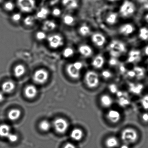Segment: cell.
Listing matches in <instances>:
<instances>
[{
    "instance_id": "1",
    "label": "cell",
    "mask_w": 148,
    "mask_h": 148,
    "mask_svg": "<svg viewBox=\"0 0 148 148\" xmlns=\"http://www.w3.org/2000/svg\"><path fill=\"white\" fill-rule=\"evenodd\" d=\"M120 136L124 144L129 145L136 142L138 139V133L132 128H126L122 131Z\"/></svg>"
},
{
    "instance_id": "2",
    "label": "cell",
    "mask_w": 148,
    "mask_h": 148,
    "mask_svg": "<svg viewBox=\"0 0 148 148\" xmlns=\"http://www.w3.org/2000/svg\"><path fill=\"white\" fill-rule=\"evenodd\" d=\"M83 66V64L80 61L71 63L66 66V73L70 77L73 79H77L80 77V71Z\"/></svg>"
},
{
    "instance_id": "3",
    "label": "cell",
    "mask_w": 148,
    "mask_h": 148,
    "mask_svg": "<svg viewBox=\"0 0 148 148\" xmlns=\"http://www.w3.org/2000/svg\"><path fill=\"white\" fill-rule=\"evenodd\" d=\"M17 5L22 12H31L35 9L36 6L35 0H17Z\"/></svg>"
},
{
    "instance_id": "4",
    "label": "cell",
    "mask_w": 148,
    "mask_h": 148,
    "mask_svg": "<svg viewBox=\"0 0 148 148\" xmlns=\"http://www.w3.org/2000/svg\"><path fill=\"white\" fill-rule=\"evenodd\" d=\"M49 74L47 70L39 69L36 70L33 74V80L36 84H43L46 83L48 79Z\"/></svg>"
},
{
    "instance_id": "5",
    "label": "cell",
    "mask_w": 148,
    "mask_h": 148,
    "mask_svg": "<svg viewBox=\"0 0 148 148\" xmlns=\"http://www.w3.org/2000/svg\"><path fill=\"white\" fill-rule=\"evenodd\" d=\"M47 41L49 46L53 49L60 48L64 45V38L58 34H52L48 36Z\"/></svg>"
},
{
    "instance_id": "6",
    "label": "cell",
    "mask_w": 148,
    "mask_h": 148,
    "mask_svg": "<svg viewBox=\"0 0 148 148\" xmlns=\"http://www.w3.org/2000/svg\"><path fill=\"white\" fill-rule=\"evenodd\" d=\"M85 79L87 86L90 88H95L99 83L98 74L92 71H89L86 73Z\"/></svg>"
},
{
    "instance_id": "7",
    "label": "cell",
    "mask_w": 148,
    "mask_h": 148,
    "mask_svg": "<svg viewBox=\"0 0 148 148\" xmlns=\"http://www.w3.org/2000/svg\"><path fill=\"white\" fill-rule=\"evenodd\" d=\"M54 128L59 133H64L67 130L69 127V124L65 119L63 118H58L54 121Z\"/></svg>"
},
{
    "instance_id": "8",
    "label": "cell",
    "mask_w": 148,
    "mask_h": 148,
    "mask_svg": "<svg viewBox=\"0 0 148 148\" xmlns=\"http://www.w3.org/2000/svg\"><path fill=\"white\" fill-rule=\"evenodd\" d=\"M135 10L134 5L132 2L126 1L123 3L121 8L120 13L125 17H127L132 14Z\"/></svg>"
},
{
    "instance_id": "9",
    "label": "cell",
    "mask_w": 148,
    "mask_h": 148,
    "mask_svg": "<svg viewBox=\"0 0 148 148\" xmlns=\"http://www.w3.org/2000/svg\"><path fill=\"white\" fill-rule=\"evenodd\" d=\"M106 117L111 123H116L121 119V114L116 110H110L107 112Z\"/></svg>"
},
{
    "instance_id": "10",
    "label": "cell",
    "mask_w": 148,
    "mask_h": 148,
    "mask_svg": "<svg viewBox=\"0 0 148 148\" xmlns=\"http://www.w3.org/2000/svg\"><path fill=\"white\" fill-rule=\"evenodd\" d=\"M63 6L69 11L75 10L78 7L77 0H62Z\"/></svg>"
},
{
    "instance_id": "11",
    "label": "cell",
    "mask_w": 148,
    "mask_h": 148,
    "mask_svg": "<svg viewBox=\"0 0 148 148\" xmlns=\"http://www.w3.org/2000/svg\"><path fill=\"white\" fill-rule=\"evenodd\" d=\"M38 92L37 87L33 85H29L27 86L25 90L26 97L29 99L35 97L37 95Z\"/></svg>"
},
{
    "instance_id": "12",
    "label": "cell",
    "mask_w": 148,
    "mask_h": 148,
    "mask_svg": "<svg viewBox=\"0 0 148 148\" xmlns=\"http://www.w3.org/2000/svg\"><path fill=\"white\" fill-rule=\"evenodd\" d=\"M100 102L103 107L108 108L113 104V99L109 95L104 94L100 97Z\"/></svg>"
},
{
    "instance_id": "13",
    "label": "cell",
    "mask_w": 148,
    "mask_h": 148,
    "mask_svg": "<svg viewBox=\"0 0 148 148\" xmlns=\"http://www.w3.org/2000/svg\"><path fill=\"white\" fill-rule=\"evenodd\" d=\"M2 90L5 93H10L15 89V84L11 80L5 81L2 85Z\"/></svg>"
},
{
    "instance_id": "14",
    "label": "cell",
    "mask_w": 148,
    "mask_h": 148,
    "mask_svg": "<svg viewBox=\"0 0 148 148\" xmlns=\"http://www.w3.org/2000/svg\"><path fill=\"white\" fill-rule=\"evenodd\" d=\"M26 70L24 65L18 64L14 67V74L17 78H20L23 77L26 73Z\"/></svg>"
},
{
    "instance_id": "15",
    "label": "cell",
    "mask_w": 148,
    "mask_h": 148,
    "mask_svg": "<svg viewBox=\"0 0 148 148\" xmlns=\"http://www.w3.org/2000/svg\"><path fill=\"white\" fill-rule=\"evenodd\" d=\"M105 143L107 148H115L119 145V141L116 137L112 136L106 138Z\"/></svg>"
},
{
    "instance_id": "16",
    "label": "cell",
    "mask_w": 148,
    "mask_h": 148,
    "mask_svg": "<svg viewBox=\"0 0 148 148\" xmlns=\"http://www.w3.org/2000/svg\"><path fill=\"white\" fill-rule=\"evenodd\" d=\"M57 27V24L55 21L52 20H47L43 23L42 29L45 32H51Z\"/></svg>"
},
{
    "instance_id": "17",
    "label": "cell",
    "mask_w": 148,
    "mask_h": 148,
    "mask_svg": "<svg viewBox=\"0 0 148 148\" xmlns=\"http://www.w3.org/2000/svg\"><path fill=\"white\" fill-rule=\"evenodd\" d=\"M92 41L98 46H102L106 42L104 36L100 34H95L92 37Z\"/></svg>"
},
{
    "instance_id": "18",
    "label": "cell",
    "mask_w": 148,
    "mask_h": 148,
    "mask_svg": "<svg viewBox=\"0 0 148 148\" xmlns=\"http://www.w3.org/2000/svg\"><path fill=\"white\" fill-rule=\"evenodd\" d=\"M50 14L49 9L46 7L41 8L36 14V17L37 19L45 20L47 18Z\"/></svg>"
},
{
    "instance_id": "19",
    "label": "cell",
    "mask_w": 148,
    "mask_h": 148,
    "mask_svg": "<svg viewBox=\"0 0 148 148\" xmlns=\"http://www.w3.org/2000/svg\"><path fill=\"white\" fill-rule=\"evenodd\" d=\"M111 50L116 51L119 53L123 52L125 51L124 45L121 42L113 41L110 45Z\"/></svg>"
},
{
    "instance_id": "20",
    "label": "cell",
    "mask_w": 148,
    "mask_h": 148,
    "mask_svg": "<svg viewBox=\"0 0 148 148\" xmlns=\"http://www.w3.org/2000/svg\"><path fill=\"white\" fill-rule=\"evenodd\" d=\"M79 52L82 56L88 57L91 55L92 53V50L89 46L82 45L79 48Z\"/></svg>"
},
{
    "instance_id": "21",
    "label": "cell",
    "mask_w": 148,
    "mask_h": 148,
    "mask_svg": "<svg viewBox=\"0 0 148 148\" xmlns=\"http://www.w3.org/2000/svg\"><path fill=\"white\" fill-rule=\"evenodd\" d=\"M71 137L76 141H79L84 136L83 131L79 129H75L71 132Z\"/></svg>"
},
{
    "instance_id": "22",
    "label": "cell",
    "mask_w": 148,
    "mask_h": 148,
    "mask_svg": "<svg viewBox=\"0 0 148 148\" xmlns=\"http://www.w3.org/2000/svg\"><path fill=\"white\" fill-rule=\"evenodd\" d=\"M11 133V128L7 124H2L0 125V136L7 138Z\"/></svg>"
},
{
    "instance_id": "23",
    "label": "cell",
    "mask_w": 148,
    "mask_h": 148,
    "mask_svg": "<svg viewBox=\"0 0 148 148\" xmlns=\"http://www.w3.org/2000/svg\"><path fill=\"white\" fill-rule=\"evenodd\" d=\"M21 115V112L18 109H13L10 111L8 114V117L12 121H15L19 118Z\"/></svg>"
},
{
    "instance_id": "24",
    "label": "cell",
    "mask_w": 148,
    "mask_h": 148,
    "mask_svg": "<svg viewBox=\"0 0 148 148\" xmlns=\"http://www.w3.org/2000/svg\"><path fill=\"white\" fill-rule=\"evenodd\" d=\"M63 21L65 25L71 26L74 25L75 22V19L74 17L71 14H66L63 17Z\"/></svg>"
},
{
    "instance_id": "25",
    "label": "cell",
    "mask_w": 148,
    "mask_h": 148,
    "mask_svg": "<svg viewBox=\"0 0 148 148\" xmlns=\"http://www.w3.org/2000/svg\"><path fill=\"white\" fill-rule=\"evenodd\" d=\"M143 85L140 84H135L130 83V90L132 93H135V94H138L140 93L143 90Z\"/></svg>"
},
{
    "instance_id": "26",
    "label": "cell",
    "mask_w": 148,
    "mask_h": 148,
    "mask_svg": "<svg viewBox=\"0 0 148 148\" xmlns=\"http://www.w3.org/2000/svg\"><path fill=\"white\" fill-rule=\"evenodd\" d=\"M103 58L102 56H98L96 57L92 61V65L94 67L96 68H100L103 65Z\"/></svg>"
},
{
    "instance_id": "27",
    "label": "cell",
    "mask_w": 148,
    "mask_h": 148,
    "mask_svg": "<svg viewBox=\"0 0 148 148\" xmlns=\"http://www.w3.org/2000/svg\"><path fill=\"white\" fill-rule=\"evenodd\" d=\"M134 31V27L130 24H126L122 27L120 29V32L123 34L129 35L132 33Z\"/></svg>"
},
{
    "instance_id": "28",
    "label": "cell",
    "mask_w": 148,
    "mask_h": 148,
    "mask_svg": "<svg viewBox=\"0 0 148 148\" xmlns=\"http://www.w3.org/2000/svg\"><path fill=\"white\" fill-rule=\"evenodd\" d=\"M36 20L37 18L35 16L29 15L24 19V24L27 26L32 27L35 24Z\"/></svg>"
},
{
    "instance_id": "29",
    "label": "cell",
    "mask_w": 148,
    "mask_h": 148,
    "mask_svg": "<svg viewBox=\"0 0 148 148\" xmlns=\"http://www.w3.org/2000/svg\"><path fill=\"white\" fill-rule=\"evenodd\" d=\"M74 54V50L71 47H66L64 49L63 51V56L66 58H71Z\"/></svg>"
},
{
    "instance_id": "30",
    "label": "cell",
    "mask_w": 148,
    "mask_h": 148,
    "mask_svg": "<svg viewBox=\"0 0 148 148\" xmlns=\"http://www.w3.org/2000/svg\"><path fill=\"white\" fill-rule=\"evenodd\" d=\"M79 32L82 36H86L90 34V30L88 26L86 25H83L79 27Z\"/></svg>"
},
{
    "instance_id": "31",
    "label": "cell",
    "mask_w": 148,
    "mask_h": 148,
    "mask_svg": "<svg viewBox=\"0 0 148 148\" xmlns=\"http://www.w3.org/2000/svg\"><path fill=\"white\" fill-rule=\"evenodd\" d=\"M51 127V123L47 120H43L40 124V128L43 131H47L50 130Z\"/></svg>"
},
{
    "instance_id": "32",
    "label": "cell",
    "mask_w": 148,
    "mask_h": 148,
    "mask_svg": "<svg viewBox=\"0 0 148 148\" xmlns=\"http://www.w3.org/2000/svg\"><path fill=\"white\" fill-rule=\"evenodd\" d=\"M141 106L145 110H148V95H145L140 99Z\"/></svg>"
},
{
    "instance_id": "33",
    "label": "cell",
    "mask_w": 148,
    "mask_h": 148,
    "mask_svg": "<svg viewBox=\"0 0 148 148\" xmlns=\"http://www.w3.org/2000/svg\"><path fill=\"white\" fill-rule=\"evenodd\" d=\"M47 36L45 31H39L36 34V38L38 40L43 41L47 38Z\"/></svg>"
},
{
    "instance_id": "34",
    "label": "cell",
    "mask_w": 148,
    "mask_h": 148,
    "mask_svg": "<svg viewBox=\"0 0 148 148\" xmlns=\"http://www.w3.org/2000/svg\"><path fill=\"white\" fill-rule=\"evenodd\" d=\"M139 37L144 40L148 39V30L146 28H142L140 29Z\"/></svg>"
},
{
    "instance_id": "35",
    "label": "cell",
    "mask_w": 148,
    "mask_h": 148,
    "mask_svg": "<svg viewBox=\"0 0 148 148\" xmlns=\"http://www.w3.org/2000/svg\"><path fill=\"white\" fill-rule=\"evenodd\" d=\"M4 8L6 11L11 12L14 10L15 8V5L12 1H8L5 3Z\"/></svg>"
},
{
    "instance_id": "36",
    "label": "cell",
    "mask_w": 148,
    "mask_h": 148,
    "mask_svg": "<svg viewBox=\"0 0 148 148\" xmlns=\"http://www.w3.org/2000/svg\"><path fill=\"white\" fill-rule=\"evenodd\" d=\"M134 72L136 76L138 77H141L144 75V72L143 68L139 67H135L134 68Z\"/></svg>"
},
{
    "instance_id": "37",
    "label": "cell",
    "mask_w": 148,
    "mask_h": 148,
    "mask_svg": "<svg viewBox=\"0 0 148 148\" xmlns=\"http://www.w3.org/2000/svg\"><path fill=\"white\" fill-rule=\"evenodd\" d=\"M116 14L114 13L111 14L108 16L107 18H106V21L109 24H114L116 22Z\"/></svg>"
},
{
    "instance_id": "38",
    "label": "cell",
    "mask_w": 148,
    "mask_h": 148,
    "mask_svg": "<svg viewBox=\"0 0 148 148\" xmlns=\"http://www.w3.org/2000/svg\"><path fill=\"white\" fill-rule=\"evenodd\" d=\"M21 18L22 16L20 13H16L12 15V20L13 22L18 23L21 20Z\"/></svg>"
},
{
    "instance_id": "39",
    "label": "cell",
    "mask_w": 148,
    "mask_h": 148,
    "mask_svg": "<svg viewBox=\"0 0 148 148\" xmlns=\"http://www.w3.org/2000/svg\"><path fill=\"white\" fill-rule=\"evenodd\" d=\"M7 138L11 143H15L18 140V135L14 133H10L7 137Z\"/></svg>"
},
{
    "instance_id": "40",
    "label": "cell",
    "mask_w": 148,
    "mask_h": 148,
    "mask_svg": "<svg viewBox=\"0 0 148 148\" xmlns=\"http://www.w3.org/2000/svg\"><path fill=\"white\" fill-rule=\"evenodd\" d=\"M62 13L61 10L58 8H55L52 11V14L53 16L55 17H59L60 16Z\"/></svg>"
},
{
    "instance_id": "41",
    "label": "cell",
    "mask_w": 148,
    "mask_h": 148,
    "mask_svg": "<svg viewBox=\"0 0 148 148\" xmlns=\"http://www.w3.org/2000/svg\"><path fill=\"white\" fill-rule=\"evenodd\" d=\"M140 53L139 51H130L129 53V56L130 57H132L135 58L136 59H137L139 58V55H140Z\"/></svg>"
},
{
    "instance_id": "42",
    "label": "cell",
    "mask_w": 148,
    "mask_h": 148,
    "mask_svg": "<svg viewBox=\"0 0 148 148\" xmlns=\"http://www.w3.org/2000/svg\"><path fill=\"white\" fill-rule=\"evenodd\" d=\"M109 90L112 93H117V88L116 85L111 84L109 86Z\"/></svg>"
},
{
    "instance_id": "43",
    "label": "cell",
    "mask_w": 148,
    "mask_h": 148,
    "mask_svg": "<svg viewBox=\"0 0 148 148\" xmlns=\"http://www.w3.org/2000/svg\"><path fill=\"white\" fill-rule=\"evenodd\" d=\"M141 119L144 123H148V113L144 112L141 116Z\"/></svg>"
},
{
    "instance_id": "44",
    "label": "cell",
    "mask_w": 148,
    "mask_h": 148,
    "mask_svg": "<svg viewBox=\"0 0 148 148\" xmlns=\"http://www.w3.org/2000/svg\"><path fill=\"white\" fill-rule=\"evenodd\" d=\"M102 76L105 78H108L111 76V74L109 71H105L102 73Z\"/></svg>"
},
{
    "instance_id": "45",
    "label": "cell",
    "mask_w": 148,
    "mask_h": 148,
    "mask_svg": "<svg viewBox=\"0 0 148 148\" xmlns=\"http://www.w3.org/2000/svg\"><path fill=\"white\" fill-rule=\"evenodd\" d=\"M120 53L114 50H111L110 54L113 57H118L120 55Z\"/></svg>"
},
{
    "instance_id": "46",
    "label": "cell",
    "mask_w": 148,
    "mask_h": 148,
    "mask_svg": "<svg viewBox=\"0 0 148 148\" xmlns=\"http://www.w3.org/2000/svg\"><path fill=\"white\" fill-rule=\"evenodd\" d=\"M64 148H76V147L73 144L68 143L65 145Z\"/></svg>"
},
{
    "instance_id": "47",
    "label": "cell",
    "mask_w": 148,
    "mask_h": 148,
    "mask_svg": "<svg viewBox=\"0 0 148 148\" xmlns=\"http://www.w3.org/2000/svg\"><path fill=\"white\" fill-rule=\"evenodd\" d=\"M109 63L110 65L113 66L115 65L116 64V60L114 58H112L109 61Z\"/></svg>"
},
{
    "instance_id": "48",
    "label": "cell",
    "mask_w": 148,
    "mask_h": 148,
    "mask_svg": "<svg viewBox=\"0 0 148 148\" xmlns=\"http://www.w3.org/2000/svg\"><path fill=\"white\" fill-rule=\"evenodd\" d=\"M128 75L131 77H133L134 76H136L135 72L134 71H130L128 72Z\"/></svg>"
},
{
    "instance_id": "49",
    "label": "cell",
    "mask_w": 148,
    "mask_h": 148,
    "mask_svg": "<svg viewBox=\"0 0 148 148\" xmlns=\"http://www.w3.org/2000/svg\"><path fill=\"white\" fill-rule=\"evenodd\" d=\"M4 95L3 92H0V102H2L4 99Z\"/></svg>"
},
{
    "instance_id": "50",
    "label": "cell",
    "mask_w": 148,
    "mask_h": 148,
    "mask_svg": "<svg viewBox=\"0 0 148 148\" xmlns=\"http://www.w3.org/2000/svg\"><path fill=\"white\" fill-rule=\"evenodd\" d=\"M120 148H130L129 147V145H128L125 144H124L123 145H121Z\"/></svg>"
},
{
    "instance_id": "51",
    "label": "cell",
    "mask_w": 148,
    "mask_h": 148,
    "mask_svg": "<svg viewBox=\"0 0 148 148\" xmlns=\"http://www.w3.org/2000/svg\"><path fill=\"white\" fill-rule=\"evenodd\" d=\"M120 70L122 72H125V68L124 66H120Z\"/></svg>"
},
{
    "instance_id": "52",
    "label": "cell",
    "mask_w": 148,
    "mask_h": 148,
    "mask_svg": "<svg viewBox=\"0 0 148 148\" xmlns=\"http://www.w3.org/2000/svg\"><path fill=\"white\" fill-rule=\"evenodd\" d=\"M145 52L146 55H148V46L145 47Z\"/></svg>"
},
{
    "instance_id": "53",
    "label": "cell",
    "mask_w": 148,
    "mask_h": 148,
    "mask_svg": "<svg viewBox=\"0 0 148 148\" xmlns=\"http://www.w3.org/2000/svg\"><path fill=\"white\" fill-rule=\"evenodd\" d=\"M145 18H146V19L147 20H148V14H147V15L146 16V17H145Z\"/></svg>"
},
{
    "instance_id": "54",
    "label": "cell",
    "mask_w": 148,
    "mask_h": 148,
    "mask_svg": "<svg viewBox=\"0 0 148 148\" xmlns=\"http://www.w3.org/2000/svg\"><path fill=\"white\" fill-rule=\"evenodd\" d=\"M4 1V0H0V3H1V2H3Z\"/></svg>"
}]
</instances>
